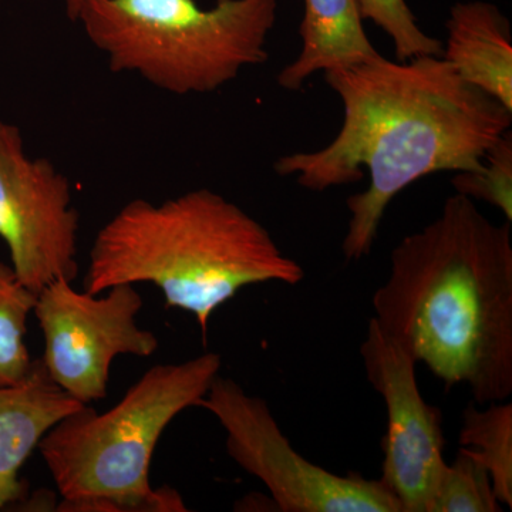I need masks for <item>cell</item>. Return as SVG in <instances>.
<instances>
[{"label": "cell", "mask_w": 512, "mask_h": 512, "mask_svg": "<svg viewBox=\"0 0 512 512\" xmlns=\"http://www.w3.org/2000/svg\"><path fill=\"white\" fill-rule=\"evenodd\" d=\"M326 83L343 103V124L332 143L286 154L275 173L309 191L355 184L350 195L346 261L366 258L390 202L437 173L477 170L487 151L510 131L512 111L466 82L443 56L389 60L382 55L329 70Z\"/></svg>", "instance_id": "6da1fadb"}, {"label": "cell", "mask_w": 512, "mask_h": 512, "mask_svg": "<svg viewBox=\"0 0 512 512\" xmlns=\"http://www.w3.org/2000/svg\"><path fill=\"white\" fill-rule=\"evenodd\" d=\"M372 305L380 329L447 389L466 386L478 404L511 396V222L495 225L456 192L393 249Z\"/></svg>", "instance_id": "7a4b0ae2"}, {"label": "cell", "mask_w": 512, "mask_h": 512, "mask_svg": "<svg viewBox=\"0 0 512 512\" xmlns=\"http://www.w3.org/2000/svg\"><path fill=\"white\" fill-rule=\"evenodd\" d=\"M302 265L268 229L218 192L198 188L161 204L136 198L94 238L84 291L153 284L168 308L191 313L207 338L214 312L249 285H298Z\"/></svg>", "instance_id": "3957f363"}, {"label": "cell", "mask_w": 512, "mask_h": 512, "mask_svg": "<svg viewBox=\"0 0 512 512\" xmlns=\"http://www.w3.org/2000/svg\"><path fill=\"white\" fill-rule=\"evenodd\" d=\"M221 366L207 352L150 367L107 412L83 404L57 421L37 446L62 497L57 510L188 511L174 488L151 487V461L165 429L200 404Z\"/></svg>", "instance_id": "277c9868"}, {"label": "cell", "mask_w": 512, "mask_h": 512, "mask_svg": "<svg viewBox=\"0 0 512 512\" xmlns=\"http://www.w3.org/2000/svg\"><path fill=\"white\" fill-rule=\"evenodd\" d=\"M278 0H86L76 22L114 73H134L175 94L217 92L268 62Z\"/></svg>", "instance_id": "5b68a950"}, {"label": "cell", "mask_w": 512, "mask_h": 512, "mask_svg": "<svg viewBox=\"0 0 512 512\" xmlns=\"http://www.w3.org/2000/svg\"><path fill=\"white\" fill-rule=\"evenodd\" d=\"M198 407L214 414L227 433L228 456L268 488L284 512H403L380 480L339 476L292 447L268 403L235 380L215 377Z\"/></svg>", "instance_id": "8992f818"}, {"label": "cell", "mask_w": 512, "mask_h": 512, "mask_svg": "<svg viewBox=\"0 0 512 512\" xmlns=\"http://www.w3.org/2000/svg\"><path fill=\"white\" fill-rule=\"evenodd\" d=\"M143 305L133 284L94 295L59 278L37 292L33 315L45 340L42 362L50 379L76 402L104 399L117 356L150 357L160 346L156 333L137 323Z\"/></svg>", "instance_id": "52a82bcc"}, {"label": "cell", "mask_w": 512, "mask_h": 512, "mask_svg": "<svg viewBox=\"0 0 512 512\" xmlns=\"http://www.w3.org/2000/svg\"><path fill=\"white\" fill-rule=\"evenodd\" d=\"M79 225L69 178L47 158L30 157L20 128L0 120V238L30 291L77 278Z\"/></svg>", "instance_id": "ba28073f"}, {"label": "cell", "mask_w": 512, "mask_h": 512, "mask_svg": "<svg viewBox=\"0 0 512 512\" xmlns=\"http://www.w3.org/2000/svg\"><path fill=\"white\" fill-rule=\"evenodd\" d=\"M367 379L382 396L387 430L380 481L403 512H431L446 473L443 414L421 396L416 360L370 319L360 346Z\"/></svg>", "instance_id": "9c48e42d"}, {"label": "cell", "mask_w": 512, "mask_h": 512, "mask_svg": "<svg viewBox=\"0 0 512 512\" xmlns=\"http://www.w3.org/2000/svg\"><path fill=\"white\" fill-rule=\"evenodd\" d=\"M82 406L50 379L42 359L22 383L0 387V510L23 497L19 473L43 436Z\"/></svg>", "instance_id": "30bf717a"}, {"label": "cell", "mask_w": 512, "mask_h": 512, "mask_svg": "<svg viewBox=\"0 0 512 512\" xmlns=\"http://www.w3.org/2000/svg\"><path fill=\"white\" fill-rule=\"evenodd\" d=\"M446 29L443 59L466 82L512 111L511 25L501 10L483 0L458 2Z\"/></svg>", "instance_id": "8fae6325"}, {"label": "cell", "mask_w": 512, "mask_h": 512, "mask_svg": "<svg viewBox=\"0 0 512 512\" xmlns=\"http://www.w3.org/2000/svg\"><path fill=\"white\" fill-rule=\"evenodd\" d=\"M357 0H305L298 57L276 77L279 87L296 92L318 72L355 66L379 55L363 28Z\"/></svg>", "instance_id": "7c38bea8"}, {"label": "cell", "mask_w": 512, "mask_h": 512, "mask_svg": "<svg viewBox=\"0 0 512 512\" xmlns=\"http://www.w3.org/2000/svg\"><path fill=\"white\" fill-rule=\"evenodd\" d=\"M458 443L490 474L497 500L512 508V404L488 403L484 410L467 406Z\"/></svg>", "instance_id": "4fadbf2b"}, {"label": "cell", "mask_w": 512, "mask_h": 512, "mask_svg": "<svg viewBox=\"0 0 512 512\" xmlns=\"http://www.w3.org/2000/svg\"><path fill=\"white\" fill-rule=\"evenodd\" d=\"M36 301L37 293L0 261V387L22 383L35 365L25 339Z\"/></svg>", "instance_id": "5bb4252c"}, {"label": "cell", "mask_w": 512, "mask_h": 512, "mask_svg": "<svg viewBox=\"0 0 512 512\" xmlns=\"http://www.w3.org/2000/svg\"><path fill=\"white\" fill-rule=\"evenodd\" d=\"M490 474L464 450L447 464L431 512H501Z\"/></svg>", "instance_id": "9a60e30c"}, {"label": "cell", "mask_w": 512, "mask_h": 512, "mask_svg": "<svg viewBox=\"0 0 512 512\" xmlns=\"http://www.w3.org/2000/svg\"><path fill=\"white\" fill-rule=\"evenodd\" d=\"M457 194L473 201H484L512 221V136L507 131L487 151L477 170L460 171L451 178Z\"/></svg>", "instance_id": "2e32d148"}, {"label": "cell", "mask_w": 512, "mask_h": 512, "mask_svg": "<svg viewBox=\"0 0 512 512\" xmlns=\"http://www.w3.org/2000/svg\"><path fill=\"white\" fill-rule=\"evenodd\" d=\"M363 19H370L392 39L397 60L443 55V42L426 35L406 0H357Z\"/></svg>", "instance_id": "e0dca14e"}, {"label": "cell", "mask_w": 512, "mask_h": 512, "mask_svg": "<svg viewBox=\"0 0 512 512\" xmlns=\"http://www.w3.org/2000/svg\"><path fill=\"white\" fill-rule=\"evenodd\" d=\"M86 0H66L67 16L76 22L79 10L82 9L83 3Z\"/></svg>", "instance_id": "ac0fdd59"}]
</instances>
